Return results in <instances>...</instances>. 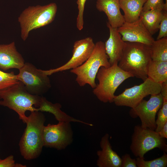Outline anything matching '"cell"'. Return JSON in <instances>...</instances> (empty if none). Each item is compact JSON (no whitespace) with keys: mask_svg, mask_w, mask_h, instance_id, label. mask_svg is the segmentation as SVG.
Returning a JSON list of instances; mask_svg holds the SVG:
<instances>
[{"mask_svg":"<svg viewBox=\"0 0 167 167\" xmlns=\"http://www.w3.org/2000/svg\"><path fill=\"white\" fill-rule=\"evenodd\" d=\"M163 12V10L153 9L142 11L140 14L139 18L145 28L152 35L159 30Z\"/></svg>","mask_w":167,"mask_h":167,"instance_id":"ffe728a7","label":"cell"},{"mask_svg":"<svg viewBox=\"0 0 167 167\" xmlns=\"http://www.w3.org/2000/svg\"><path fill=\"white\" fill-rule=\"evenodd\" d=\"M157 114V117L156 120V127L155 131L158 133L167 122V99L163 98L162 105Z\"/></svg>","mask_w":167,"mask_h":167,"instance_id":"d4e9b609","label":"cell"},{"mask_svg":"<svg viewBox=\"0 0 167 167\" xmlns=\"http://www.w3.org/2000/svg\"><path fill=\"white\" fill-rule=\"evenodd\" d=\"M46 118L39 111L31 112L28 117L26 127L19 143L21 154L27 160L36 159L43 146V132Z\"/></svg>","mask_w":167,"mask_h":167,"instance_id":"7a4b0ae2","label":"cell"},{"mask_svg":"<svg viewBox=\"0 0 167 167\" xmlns=\"http://www.w3.org/2000/svg\"><path fill=\"white\" fill-rule=\"evenodd\" d=\"M41 96L33 95L26 89L24 84L19 81L7 88L0 90V105L8 107L16 112L19 119L26 123L27 111H38Z\"/></svg>","mask_w":167,"mask_h":167,"instance_id":"3957f363","label":"cell"},{"mask_svg":"<svg viewBox=\"0 0 167 167\" xmlns=\"http://www.w3.org/2000/svg\"><path fill=\"white\" fill-rule=\"evenodd\" d=\"M61 107L62 105L60 103L53 104L48 101L45 97L41 96L37 109L38 111L48 112L53 114L58 122H77L90 126H93L92 124L85 122L68 115L61 110Z\"/></svg>","mask_w":167,"mask_h":167,"instance_id":"ac0fdd59","label":"cell"},{"mask_svg":"<svg viewBox=\"0 0 167 167\" xmlns=\"http://www.w3.org/2000/svg\"><path fill=\"white\" fill-rule=\"evenodd\" d=\"M158 133L161 137L167 138V122Z\"/></svg>","mask_w":167,"mask_h":167,"instance_id":"1f68e13d","label":"cell"},{"mask_svg":"<svg viewBox=\"0 0 167 167\" xmlns=\"http://www.w3.org/2000/svg\"><path fill=\"white\" fill-rule=\"evenodd\" d=\"M148 78L161 84L167 80V61L152 60L148 67Z\"/></svg>","mask_w":167,"mask_h":167,"instance_id":"44dd1931","label":"cell"},{"mask_svg":"<svg viewBox=\"0 0 167 167\" xmlns=\"http://www.w3.org/2000/svg\"><path fill=\"white\" fill-rule=\"evenodd\" d=\"M118 62L108 68L101 67L96 78L99 81L93 92L97 99L105 103L113 102L114 93L119 85L127 79L133 77L130 73L120 68Z\"/></svg>","mask_w":167,"mask_h":167,"instance_id":"277c9868","label":"cell"},{"mask_svg":"<svg viewBox=\"0 0 167 167\" xmlns=\"http://www.w3.org/2000/svg\"><path fill=\"white\" fill-rule=\"evenodd\" d=\"M163 102V98L160 93L151 95L148 100L143 99L135 107L131 108L130 115L133 118L139 117L142 126L155 130L156 115Z\"/></svg>","mask_w":167,"mask_h":167,"instance_id":"8fae6325","label":"cell"},{"mask_svg":"<svg viewBox=\"0 0 167 167\" xmlns=\"http://www.w3.org/2000/svg\"><path fill=\"white\" fill-rule=\"evenodd\" d=\"M57 11V6L55 3L44 6H30L25 9L18 18L22 39L25 41L31 31L52 23Z\"/></svg>","mask_w":167,"mask_h":167,"instance_id":"5b68a950","label":"cell"},{"mask_svg":"<svg viewBox=\"0 0 167 167\" xmlns=\"http://www.w3.org/2000/svg\"><path fill=\"white\" fill-rule=\"evenodd\" d=\"M139 85L126 88L121 94L115 96L113 102L117 106H125L131 108L135 107L148 95L160 93L161 84L148 78Z\"/></svg>","mask_w":167,"mask_h":167,"instance_id":"9c48e42d","label":"cell"},{"mask_svg":"<svg viewBox=\"0 0 167 167\" xmlns=\"http://www.w3.org/2000/svg\"><path fill=\"white\" fill-rule=\"evenodd\" d=\"M1 159L0 158V161L1 160Z\"/></svg>","mask_w":167,"mask_h":167,"instance_id":"836d02e7","label":"cell"},{"mask_svg":"<svg viewBox=\"0 0 167 167\" xmlns=\"http://www.w3.org/2000/svg\"><path fill=\"white\" fill-rule=\"evenodd\" d=\"M152 60L150 45L125 42L122 56L118 65L133 77L144 81L148 78V68Z\"/></svg>","mask_w":167,"mask_h":167,"instance_id":"6da1fadb","label":"cell"},{"mask_svg":"<svg viewBox=\"0 0 167 167\" xmlns=\"http://www.w3.org/2000/svg\"><path fill=\"white\" fill-rule=\"evenodd\" d=\"M73 136L70 122H58L56 124H49L43 128V146L58 150L64 149L72 143Z\"/></svg>","mask_w":167,"mask_h":167,"instance_id":"30bf717a","label":"cell"},{"mask_svg":"<svg viewBox=\"0 0 167 167\" xmlns=\"http://www.w3.org/2000/svg\"><path fill=\"white\" fill-rule=\"evenodd\" d=\"M109 137V134L106 133L101 139V149L96 152L98 156L96 165L98 167H121V158L113 150Z\"/></svg>","mask_w":167,"mask_h":167,"instance_id":"5bb4252c","label":"cell"},{"mask_svg":"<svg viewBox=\"0 0 167 167\" xmlns=\"http://www.w3.org/2000/svg\"><path fill=\"white\" fill-rule=\"evenodd\" d=\"M159 9L165 11V3L163 0H147L142 11L150 10Z\"/></svg>","mask_w":167,"mask_h":167,"instance_id":"484cf974","label":"cell"},{"mask_svg":"<svg viewBox=\"0 0 167 167\" xmlns=\"http://www.w3.org/2000/svg\"><path fill=\"white\" fill-rule=\"evenodd\" d=\"M87 0H77V3L78 10L76 19V27L79 30H82L84 26V13L85 4Z\"/></svg>","mask_w":167,"mask_h":167,"instance_id":"4316f807","label":"cell"},{"mask_svg":"<svg viewBox=\"0 0 167 167\" xmlns=\"http://www.w3.org/2000/svg\"><path fill=\"white\" fill-rule=\"evenodd\" d=\"M95 46L91 37L75 41L74 44L72 55L65 64L57 68L43 70L46 75H49L54 73L75 68L82 65L89 58Z\"/></svg>","mask_w":167,"mask_h":167,"instance_id":"7c38bea8","label":"cell"},{"mask_svg":"<svg viewBox=\"0 0 167 167\" xmlns=\"http://www.w3.org/2000/svg\"><path fill=\"white\" fill-rule=\"evenodd\" d=\"M159 32L157 37L158 40L167 36V11H163V15L159 27Z\"/></svg>","mask_w":167,"mask_h":167,"instance_id":"83f0119b","label":"cell"},{"mask_svg":"<svg viewBox=\"0 0 167 167\" xmlns=\"http://www.w3.org/2000/svg\"><path fill=\"white\" fill-rule=\"evenodd\" d=\"M119 0H97L96 7L107 15L108 23L114 28H118L125 22L120 10Z\"/></svg>","mask_w":167,"mask_h":167,"instance_id":"e0dca14e","label":"cell"},{"mask_svg":"<svg viewBox=\"0 0 167 167\" xmlns=\"http://www.w3.org/2000/svg\"><path fill=\"white\" fill-rule=\"evenodd\" d=\"M105 47V44L101 41L95 44L94 48L88 59L82 65L70 72L77 76L76 81L80 87L89 84L94 88L96 84L95 82L96 74L101 66L108 68L111 65L108 59Z\"/></svg>","mask_w":167,"mask_h":167,"instance_id":"8992f818","label":"cell"},{"mask_svg":"<svg viewBox=\"0 0 167 167\" xmlns=\"http://www.w3.org/2000/svg\"><path fill=\"white\" fill-rule=\"evenodd\" d=\"M131 139L130 149L136 157L143 158L147 152L156 148L167 152L166 141L155 130L135 126Z\"/></svg>","mask_w":167,"mask_h":167,"instance_id":"52a82bcc","label":"cell"},{"mask_svg":"<svg viewBox=\"0 0 167 167\" xmlns=\"http://www.w3.org/2000/svg\"><path fill=\"white\" fill-rule=\"evenodd\" d=\"M150 49L152 60L167 61V36L154 41Z\"/></svg>","mask_w":167,"mask_h":167,"instance_id":"7402d4cb","label":"cell"},{"mask_svg":"<svg viewBox=\"0 0 167 167\" xmlns=\"http://www.w3.org/2000/svg\"><path fill=\"white\" fill-rule=\"evenodd\" d=\"M14 156L10 155L4 160L0 161V167H16Z\"/></svg>","mask_w":167,"mask_h":167,"instance_id":"f546056e","label":"cell"},{"mask_svg":"<svg viewBox=\"0 0 167 167\" xmlns=\"http://www.w3.org/2000/svg\"><path fill=\"white\" fill-rule=\"evenodd\" d=\"M165 11H167V0H165Z\"/></svg>","mask_w":167,"mask_h":167,"instance_id":"d6a6232c","label":"cell"},{"mask_svg":"<svg viewBox=\"0 0 167 167\" xmlns=\"http://www.w3.org/2000/svg\"><path fill=\"white\" fill-rule=\"evenodd\" d=\"M22 56L17 50L14 42L0 44V68L6 71L21 68L24 64Z\"/></svg>","mask_w":167,"mask_h":167,"instance_id":"9a60e30c","label":"cell"},{"mask_svg":"<svg viewBox=\"0 0 167 167\" xmlns=\"http://www.w3.org/2000/svg\"><path fill=\"white\" fill-rule=\"evenodd\" d=\"M138 167H166L167 166V155L164 154L160 157L150 161H145L144 158L137 157L136 159Z\"/></svg>","mask_w":167,"mask_h":167,"instance_id":"603a6c76","label":"cell"},{"mask_svg":"<svg viewBox=\"0 0 167 167\" xmlns=\"http://www.w3.org/2000/svg\"><path fill=\"white\" fill-rule=\"evenodd\" d=\"M147 0H119L120 8L124 13L125 22L132 23L138 20Z\"/></svg>","mask_w":167,"mask_h":167,"instance_id":"d6986e66","label":"cell"},{"mask_svg":"<svg viewBox=\"0 0 167 167\" xmlns=\"http://www.w3.org/2000/svg\"><path fill=\"white\" fill-rule=\"evenodd\" d=\"M19 81L14 72L6 73L0 70V90L11 87Z\"/></svg>","mask_w":167,"mask_h":167,"instance_id":"cb8c5ba5","label":"cell"},{"mask_svg":"<svg viewBox=\"0 0 167 167\" xmlns=\"http://www.w3.org/2000/svg\"><path fill=\"white\" fill-rule=\"evenodd\" d=\"M163 98L167 99V80L161 84V87L160 93Z\"/></svg>","mask_w":167,"mask_h":167,"instance_id":"4dcf8cb0","label":"cell"},{"mask_svg":"<svg viewBox=\"0 0 167 167\" xmlns=\"http://www.w3.org/2000/svg\"><path fill=\"white\" fill-rule=\"evenodd\" d=\"M17 79L24 84L27 91L33 95L42 96L51 87L48 75L32 64L25 63L19 69Z\"/></svg>","mask_w":167,"mask_h":167,"instance_id":"ba28073f","label":"cell"},{"mask_svg":"<svg viewBox=\"0 0 167 167\" xmlns=\"http://www.w3.org/2000/svg\"><path fill=\"white\" fill-rule=\"evenodd\" d=\"M121 158V167H137L136 160L132 158L128 154H126Z\"/></svg>","mask_w":167,"mask_h":167,"instance_id":"f1b7e54d","label":"cell"},{"mask_svg":"<svg viewBox=\"0 0 167 167\" xmlns=\"http://www.w3.org/2000/svg\"><path fill=\"white\" fill-rule=\"evenodd\" d=\"M109 36L105 41V47L106 53L109 58V61L111 66L115 62H118L122 54L125 42L122 38L121 36L118 31L117 28L112 27L107 22Z\"/></svg>","mask_w":167,"mask_h":167,"instance_id":"2e32d148","label":"cell"},{"mask_svg":"<svg viewBox=\"0 0 167 167\" xmlns=\"http://www.w3.org/2000/svg\"><path fill=\"white\" fill-rule=\"evenodd\" d=\"M117 29L124 42L140 43L151 45L155 41L140 18L132 23L125 22Z\"/></svg>","mask_w":167,"mask_h":167,"instance_id":"4fadbf2b","label":"cell"}]
</instances>
